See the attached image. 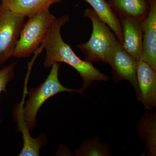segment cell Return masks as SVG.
<instances>
[{"instance_id": "8", "label": "cell", "mask_w": 156, "mask_h": 156, "mask_svg": "<svg viewBox=\"0 0 156 156\" xmlns=\"http://www.w3.org/2000/svg\"><path fill=\"white\" fill-rule=\"evenodd\" d=\"M136 69L140 102L145 110L151 112L156 106V71L142 60L136 62Z\"/></svg>"}, {"instance_id": "17", "label": "cell", "mask_w": 156, "mask_h": 156, "mask_svg": "<svg viewBox=\"0 0 156 156\" xmlns=\"http://www.w3.org/2000/svg\"><path fill=\"white\" fill-rule=\"evenodd\" d=\"M60 145L58 151V155L73 156V154L70 151L69 148L65 145Z\"/></svg>"}, {"instance_id": "9", "label": "cell", "mask_w": 156, "mask_h": 156, "mask_svg": "<svg viewBox=\"0 0 156 156\" xmlns=\"http://www.w3.org/2000/svg\"><path fill=\"white\" fill-rule=\"evenodd\" d=\"M123 34V47L135 63L141 60L143 34L141 22L131 18H119Z\"/></svg>"}, {"instance_id": "5", "label": "cell", "mask_w": 156, "mask_h": 156, "mask_svg": "<svg viewBox=\"0 0 156 156\" xmlns=\"http://www.w3.org/2000/svg\"><path fill=\"white\" fill-rule=\"evenodd\" d=\"M105 61L111 66L113 79L115 83L128 81L134 88L137 102H140V94L136 79V63L123 48L117 38L112 42L105 55Z\"/></svg>"}, {"instance_id": "3", "label": "cell", "mask_w": 156, "mask_h": 156, "mask_svg": "<svg viewBox=\"0 0 156 156\" xmlns=\"http://www.w3.org/2000/svg\"><path fill=\"white\" fill-rule=\"evenodd\" d=\"M56 18L50 9L29 18L20 34L13 56L17 58H27L32 53H36Z\"/></svg>"}, {"instance_id": "10", "label": "cell", "mask_w": 156, "mask_h": 156, "mask_svg": "<svg viewBox=\"0 0 156 156\" xmlns=\"http://www.w3.org/2000/svg\"><path fill=\"white\" fill-rule=\"evenodd\" d=\"M109 5L118 18H131L141 21L149 10L147 0H108Z\"/></svg>"}, {"instance_id": "13", "label": "cell", "mask_w": 156, "mask_h": 156, "mask_svg": "<svg viewBox=\"0 0 156 156\" xmlns=\"http://www.w3.org/2000/svg\"><path fill=\"white\" fill-rule=\"evenodd\" d=\"M92 7L101 21L105 23L113 32L122 46L123 34L119 20L113 12L106 0H85Z\"/></svg>"}, {"instance_id": "14", "label": "cell", "mask_w": 156, "mask_h": 156, "mask_svg": "<svg viewBox=\"0 0 156 156\" xmlns=\"http://www.w3.org/2000/svg\"><path fill=\"white\" fill-rule=\"evenodd\" d=\"M76 156H110L112 155L108 145L102 142L100 137L95 136L81 143L75 150Z\"/></svg>"}, {"instance_id": "1", "label": "cell", "mask_w": 156, "mask_h": 156, "mask_svg": "<svg viewBox=\"0 0 156 156\" xmlns=\"http://www.w3.org/2000/svg\"><path fill=\"white\" fill-rule=\"evenodd\" d=\"M69 17L65 15L56 18L50 26L46 37L42 43L46 56L44 66L50 68L56 63H66L74 69L83 78L82 88L88 89L92 82H107L108 76L101 72L92 63L81 59L73 52L61 36L62 27L69 22Z\"/></svg>"}, {"instance_id": "7", "label": "cell", "mask_w": 156, "mask_h": 156, "mask_svg": "<svg viewBox=\"0 0 156 156\" xmlns=\"http://www.w3.org/2000/svg\"><path fill=\"white\" fill-rule=\"evenodd\" d=\"M149 10L141 22L142 54L141 60L156 71V0H147Z\"/></svg>"}, {"instance_id": "4", "label": "cell", "mask_w": 156, "mask_h": 156, "mask_svg": "<svg viewBox=\"0 0 156 156\" xmlns=\"http://www.w3.org/2000/svg\"><path fill=\"white\" fill-rule=\"evenodd\" d=\"M84 16L89 18L92 22V34L88 42L81 43L77 47L85 55V61L92 63H106L105 58L107 52L116 37L110 28L101 20L92 9H86Z\"/></svg>"}, {"instance_id": "11", "label": "cell", "mask_w": 156, "mask_h": 156, "mask_svg": "<svg viewBox=\"0 0 156 156\" xmlns=\"http://www.w3.org/2000/svg\"><path fill=\"white\" fill-rule=\"evenodd\" d=\"M62 0H1V4L13 13L28 18Z\"/></svg>"}, {"instance_id": "6", "label": "cell", "mask_w": 156, "mask_h": 156, "mask_svg": "<svg viewBox=\"0 0 156 156\" xmlns=\"http://www.w3.org/2000/svg\"><path fill=\"white\" fill-rule=\"evenodd\" d=\"M25 18L0 4V66L13 56Z\"/></svg>"}, {"instance_id": "16", "label": "cell", "mask_w": 156, "mask_h": 156, "mask_svg": "<svg viewBox=\"0 0 156 156\" xmlns=\"http://www.w3.org/2000/svg\"><path fill=\"white\" fill-rule=\"evenodd\" d=\"M16 62L3 67L0 70V99L2 92H7V87L9 82L14 79Z\"/></svg>"}, {"instance_id": "12", "label": "cell", "mask_w": 156, "mask_h": 156, "mask_svg": "<svg viewBox=\"0 0 156 156\" xmlns=\"http://www.w3.org/2000/svg\"><path fill=\"white\" fill-rule=\"evenodd\" d=\"M139 138L146 142L144 153L147 156H156V110L147 111L143 115L136 125Z\"/></svg>"}, {"instance_id": "2", "label": "cell", "mask_w": 156, "mask_h": 156, "mask_svg": "<svg viewBox=\"0 0 156 156\" xmlns=\"http://www.w3.org/2000/svg\"><path fill=\"white\" fill-rule=\"evenodd\" d=\"M60 63H54L51 66L49 75L41 85L37 88H31L28 91L29 98L25 105L18 108L17 119L18 128L23 127L29 131L36 126L37 114L42 105L52 96L61 92L70 94L79 93L83 95L85 89H73L64 87L58 80Z\"/></svg>"}, {"instance_id": "15", "label": "cell", "mask_w": 156, "mask_h": 156, "mask_svg": "<svg viewBox=\"0 0 156 156\" xmlns=\"http://www.w3.org/2000/svg\"><path fill=\"white\" fill-rule=\"evenodd\" d=\"M18 129L22 132L23 140V146L19 156H40L41 148L48 142L44 134H41L33 138L30 134L29 131L26 128H20Z\"/></svg>"}]
</instances>
